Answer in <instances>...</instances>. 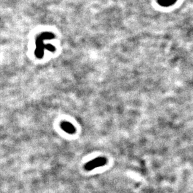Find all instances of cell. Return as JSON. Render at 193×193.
Wrapping results in <instances>:
<instances>
[{
	"mask_svg": "<svg viewBox=\"0 0 193 193\" xmlns=\"http://www.w3.org/2000/svg\"><path fill=\"white\" fill-rule=\"evenodd\" d=\"M177 0H157V3L159 5L163 7H171L176 3Z\"/></svg>",
	"mask_w": 193,
	"mask_h": 193,
	"instance_id": "cell-3",
	"label": "cell"
},
{
	"mask_svg": "<svg viewBox=\"0 0 193 193\" xmlns=\"http://www.w3.org/2000/svg\"><path fill=\"white\" fill-rule=\"evenodd\" d=\"M106 162L107 160L105 157H97L86 163V165L84 166V169H86V171H91V170H93L96 168L105 165Z\"/></svg>",
	"mask_w": 193,
	"mask_h": 193,
	"instance_id": "cell-1",
	"label": "cell"
},
{
	"mask_svg": "<svg viewBox=\"0 0 193 193\" xmlns=\"http://www.w3.org/2000/svg\"><path fill=\"white\" fill-rule=\"evenodd\" d=\"M61 126V128L63 129L65 132L69 134H73L76 132V129L70 123H67V122L62 123Z\"/></svg>",
	"mask_w": 193,
	"mask_h": 193,
	"instance_id": "cell-2",
	"label": "cell"
}]
</instances>
